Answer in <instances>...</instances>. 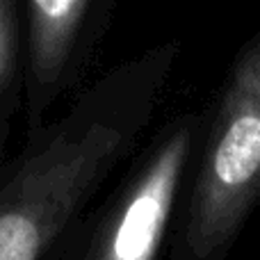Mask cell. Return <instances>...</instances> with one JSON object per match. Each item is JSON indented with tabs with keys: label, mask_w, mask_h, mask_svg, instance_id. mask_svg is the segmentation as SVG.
Returning <instances> with one entry per match:
<instances>
[{
	"label": "cell",
	"mask_w": 260,
	"mask_h": 260,
	"mask_svg": "<svg viewBox=\"0 0 260 260\" xmlns=\"http://www.w3.org/2000/svg\"><path fill=\"white\" fill-rule=\"evenodd\" d=\"M176 57L178 46L165 44L119 64L25 135L0 178V260H55L151 126Z\"/></svg>",
	"instance_id": "6da1fadb"
},
{
	"label": "cell",
	"mask_w": 260,
	"mask_h": 260,
	"mask_svg": "<svg viewBox=\"0 0 260 260\" xmlns=\"http://www.w3.org/2000/svg\"><path fill=\"white\" fill-rule=\"evenodd\" d=\"M260 203V35L240 48L206 126L167 260H226Z\"/></svg>",
	"instance_id": "7a4b0ae2"
},
{
	"label": "cell",
	"mask_w": 260,
	"mask_h": 260,
	"mask_svg": "<svg viewBox=\"0 0 260 260\" xmlns=\"http://www.w3.org/2000/svg\"><path fill=\"white\" fill-rule=\"evenodd\" d=\"M206 126V108L165 121L117 187L87 208L55 260H157L167 247Z\"/></svg>",
	"instance_id": "3957f363"
},
{
	"label": "cell",
	"mask_w": 260,
	"mask_h": 260,
	"mask_svg": "<svg viewBox=\"0 0 260 260\" xmlns=\"http://www.w3.org/2000/svg\"><path fill=\"white\" fill-rule=\"evenodd\" d=\"M94 44V0H25V135L73 94Z\"/></svg>",
	"instance_id": "277c9868"
},
{
	"label": "cell",
	"mask_w": 260,
	"mask_h": 260,
	"mask_svg": "<svg viewBox=\"0 0 260 260\" xmlns=\"http://www.w3.org/2000/svg\"><path fill=\"white\" fill-rule=\"evenodd\" d=\"M25 41L18 0H0V178L9 162V130L18 103H23Z\"/></svg>",
	"instance_id": "5b68a950"
}]
</instances>
